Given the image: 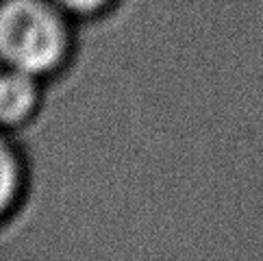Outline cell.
<instances>
[{
  "mask_svg": "<svg viewBox=\"0 0 263 261\" xmlns=\"http://www.w3.org/2000/svg\"><path fill=\"white\" fill-rule=\"evenodd\" d=\"M70 20L52 0H0V65L52 77L72 52Z\"/></svg>",
  "mask_w": 263,
  "mask_h": 261,
  "instance_id": "6da1fadb",
  "label": "cell"
},
{
  "mask_svg": "<svg viewBox=\"0 0 263 261\" xmlns=\"http://www.w3.org/2000/svg\"><path fill=\"white\" fill-rule=\"evenodd\" d=\"M42 94L40 77L0 65V130L29 124L42 105Z\"/></svg>",
  "mask_w": 263,
  "mask_h": 261,
  "instance_id": "7a4b0ae2",
  "label": "cell"
},
{
  "mask_svg": "<svg viewBox=\"0 0 263 261\" xmlns=\"http://www.w3.org/2000/svg\"><path fill=\"white\" fill-rule=\"evenodd\" d=\"M24 161L17 155L15 146L0 130V222L15 209L17 200L24 192Z\"/></svg>",
  "mask_w": 263,
  "mask_h": 261,
  "instance_id": "3957f363",
  "label": "cell"
},
{
  "mask_svg": "<svg viewBox=\"0 0 263 261\" xmlns=\"http://www.w3.org/2000/svg\"><path fill=\"white\" fill-rule=\"evenodd\" d=\"M52 3H57L70 17H87L100 13L111 0H52Z\"/></svg>",
  "mask_w": 263,
  "mask_h": 261,
  "instance_id": "277c9868",
  "label": "cell"
}]
</instances>
